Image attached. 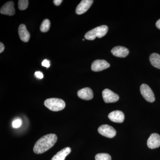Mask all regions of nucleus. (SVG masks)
Instances as JSON below:
<instances>
[{
	"label": "nucleus",
	"mask_w": 160,
	"mask_h": 160,
	"mask_svg": "<svg viewBox=\"0 0 160 160\" xmlns=\"http://www.w3.org/2000/svg\"><path fill=\"white\" fill-rule=\"evenodd\" d=\"M57 140V136L53 133L44 136L36 142L33 151L36 154L44 153L54 146Z\"/></svg>",
	"instance_id": "nucleus-1"
},
{
	"label": "nucleus",
	"mask_w": 160,
	"mask_h": 160,
	"mask_svg": "<svg viewBox=\"0 0 160 160\" xmlns=\"http://www.w3.org/2000/svg\"><path fill=\"white\" fill-rule=\"evenodd\" d=\"M44 105L49 110L55 112L61 111L66 107L65 102L57 98L47 99L44 102Z\"/></svg>",
	"instance_id": "nucleus-2"
},
{
	"label": "nucleus",
	"mask_w": 160,
	"mask_h": 160,
	"mask_svg": "<svg viewBox=\"0 0 160 160\" xmlns=\"http://www.w3.org/2000/svg\"><path fill=\"white\" fill-rule=\"evenodd\" d=\"M108 30V26L103 25L96 27L87 32L85 35L86 39L93 40L97 37L102 38L105 36Z\"/></svg>",
	"instance_id": "nucleus-3"
},
{
	"label": "nucleus",
	"mask_w": 160,
	"mask_h": 160,
	"mask_svg": "<svg viewBox=\"0 0 160 160\" xmlns=\"http://www.w3.org/2000/svg\"><path fill=\"white\" fill-rule=\"evenodd\" d=\"M140 91L143 98L149 102H153L155 101V96L153 92L148 85L143 84L140 87Z\"/></svg>",
	"instance_id": "nucleus-4"
},
{
	"label": "nucleus",
	"mask_w": 160,
	"mask_h": 160,
	"mask_svg": "<svg viewBox=\"0 0 160 160\" xmlns=\"http://www.w3.org/2000/svg\"><path fill=\"white\" fill-rule=\"evenodd\" d=\"M98 132L100 134L108 138L114 137L117 132L114 128L108 125H103L98 129Z\"/></svg>",
	"instance_id": "nucleus-5"
},
{
	"label": "nucleus",
	"mask_w": 160,
	"mask_h": 160,
	"mask_svg": "<svg viewBox=\"0 0 160 160\" xmlns=\"http://www.w3.org/2000/svg\"><path fill=\"white\" fill-rule=\"evenodd\" d=\"M102 95L104 102L107 103L115 102L119 99V97L118 94L108 89H104Z\"/></svg>",
	"instance_id": "nucleus-6"
},
{
	"label": "nucleus",
	"mask_w": 160,
	"mask_h": 160,
	"mask_svg": "<svg viewBox=\"0 0 160 160\" xmlns=\"http://www.w3.org/2000/svg\"><path fill=\"white\" fill-rule=\"evenodd\" d=\"M110 67V64L104 60H97L92 64L91 69L93 71L99 72Z\"/></svg>",
	"instance_id": "nucleus-7"
},
{
	"label": "nucleus",
	"mask_w": 160,
	"mask_h": 160,
	"mask_svg": "<svg viewBox=\"0 0 160 160\" xmlns=\"http://www.w3.org/2000/svg\"><path fill=\"white\" fill-rule=\"evenodd\" d=\"M93 2L92 0H82L81 1L76 9L77 14L81 15L85 13L91 7Z\"/></svg>",
	"instance_id": "nucleus-8"
},
{
	"label": "nucleus",
	"mask_w": 160,
	"mask_h": 160,
	"mask_svg": "<svg viewBox=\"0 0 160 160\" xmlns=\"http://www.w3.org/2000/svg\"><path fill=\"white\" fill-rule=\"evenodd\" d=\"M147 146L151 149L158 148L160 146V136L158 133H153L150 135L148 141Z\"/></svg>",
	"instance_id": "nucleus-9"
},
{
	"label": "nucleus",
	"mask_w": 160,
	"mask_h": 160,
	"mask_svg": "<svg viewBox=\"0 0 160 160\" xmlns=\"http://www.w3.org/2000/svg\"><path fill=\"white\" fill-rule=\"evenodd\" d=\"M108 118L114 122L122 123L125 119V115L122 112L115 110L110 112L108 115Z\"/></svg>",
	"instance_id": "nucleus-10"
},
{
	"label": "nucleus",
	"mask_w": 160,
	"mask_h": 160,
	"mask_svg": "<svg viewBox=\"0 0 160 160\" xmlns=\"http://www.w3.org/2000/svg\"><path fill=\"white\" fill-rule=\"evenodd\" d=\"M0 12L2 14L9 16L13 15L15 13L13 2L10 1L6 3L2 6Z\"/></svg>",
	"instance_id": "nucleus-11"
},
{
	"label": "nucleus",
	"mask_w": 160,
	"mask_h": 160,
	"mask_svg": "<svg viewBox=\"0 0 160 160\" xmlns=\"http://www.w3.org/2000/svg\"><path fill=\"white\" fill-rule=\"evenodd\" d=\"M78 96L83 100H91L93 97V92L90 88L86 87L79 90L78 92Z\"/></svg>",
	"instance_id": "nucleus-12"
},
{
	"label": "nucleus",
	"mask_w": 160,
	"mask_h": 160,
	"mask_svg": "<svg viewBox=\"0 0 160 160\" xmlns=\"http://www.w3.org/2000/svg\"><path fill=\"white\" fill-rule=\"evenodd\" d=\"M111 52L113 55L117 57L125 58L129 54V51L126 47L118 46L112 48Z\"/></svg>",
	"instance_id": "nucleus-13"
},
{
	"label": "nucleus",
	"mask_w": 160,
	"mask_h": 160,
	"mask_svg": "<svg viewBox=\"0 0 160 160\" xmlns=\"http://www.w3.org/2000/svg\"><path fill=\"white\" fill-rule=\"evenodd\" d=\"M18 34L21 40L24 42H29L30 37V33L27 29L26 26L24 24L20 25L18 28Z\"/></svg>",
	"instance_id": "nucleus-14"
},
{
	"label": "nucleus",
	"mask_w": 160,
	"mask_h": 160,
	"mask_svg": "<svg viewBox=\"0 0 160 160\" xmlns=\"http://www.w3.org/2000/svg\"><path fill=\"white\" fill-rule=\"evenodd\" d=\"M71 151V149L70 147H66L58 152L51 160H65L66 157L70 153Z\"/></svg>",
	"instance_id": "nucleus-15"
},
{
	"label": "nucleus",
	"mask_w": 160,
	"mask_h": 160,
	"mask_svg": "<svg viewBox=\"0 0 160 160\" xmlns=\"http://www.w3.org/2000/svg\"><path fill=\"white\" fill-rule=\"evenodd\" d=\"M149 61L151 65L158 69H160V55L156 53L151 54L149 57Z\"/></svg>",
	"instance_id": "nucleus-16"
},
{
	"label": "nucleus",
	"mask_w": 160,
	"mask_h": 160,
	"mask_svg": "<svg viewBox=\"0 0 160 160\" xmlns=\"http://www.w3.org/2000/svg\"><path fill=\"white\" fill-rule=\"evenodd\" d=\"M50 27V22L49 19H45L43 21L40 27L41 31L46 32L49 31Z\"/></svg>",
	"instance_id": "nucleus-17"
},
{
	"label": "nucleus",
	"mask_w": 160,
	"mask_h": 160,
	"mask_svg": "<svg viewBox=\"0 0 160 160\" xmlns=\"http://www.w3.org/2000/svg\"><path fill=\"white\" fill-rule=\"evenodd\" d=\"M95 158L96 160H111L110 155L106 153H98Z\"/></svg>",
	"instance_id": "nucleus-18"
},
{
	"label": "nucleus",
	"mask_w": 160,
	"mask_h": 160,
	"mask_svg": "<svg viewBox=\"0 0 160 160\" xmlns=\"http://www.w3.org/2000/svg\"><path fill=\"white\" fill-rule=\"evenodd\" d=\"M29 5L28 0H20L18 1V8L20 10H24L27 9Z\"/></svg>",
	"instance_id": "nucleus-19"
},
{
	"label": "nucleus",
	"mask_w": 160,
	"mask_h": 160,
	"mask_svg": "<svg viewBox=\"0 0 160 160\" xmlns=\"http://www.w3.org/2000/svg\"><path fill=\"white\" fill-rule=\"evenodd\" d=\"M22 124V120L20 119H16L12 122V126L13 128H18L21 126Z\"/></svg>",
	"instance_id": "nucleus-20"
},
{
	"label": "nucleus",
	"mask_w": 160,
	"mask_h": 160,
	"mask_svg": "<svg viewBox=\"0 0 160 160\" xmlns=\"http://www.w3.org/2000/svg\"><path fill=\"white\" fill-rule=\"evenodd\" d=\"M34 75L37 78H38L42 79L43 77H44V75H43V73L40 71L36 72H35Z\"/></svg>",
	"instance_id": "nucleus-21"
},
{
	"label": "nucleus",
	"mask_w": 160,
	"mask_h": 160,
	"mask_svg": "<svg viewBox=\"0 0 160 160\" xmlns=\"http://www.w3.org/2000/svg\"><path fill=\"white\" fill-rule=\"evenodd\" d=\"M42 66L46 67L47 68H49L50 66V63H49V61L46 59L44 60L42 62Z\"/></svg>",
	"instance_id": "nucleus-22"
},
{
	"label": "nucleus",
	"mask_w": 160,
	"mask_h": 160,
	"mask_svg": "<svg viewBox=\"0 0 160 160\" xmlns=\"http://www.w3.org/2000/svg\"><path fill=\"white\" fill-rule=\"evenodd\" d=\"M62 1V0H54V1H53V2H54L56 6H59L61 5Z\"/></svg>",
	"instance_id": "nucleus-23"
},
{
	"label": "nucleus",
	"mask_w": 160,
	"mask_h": 160,
	"mask_svg": "<svg viewBox=\"0 0 160 160\" xmlns=\"http://www.w3.org/2000/svg\"><path fill=\"white\" fill-rule=\"evenodd\" d=\"M4 49H5V46H4L3 43H0V53L2 52L4 50Z\"/></svg>",
	"instance_id": "nucleus-24"
},
{
	"label": "nucleus",
	"mask_w": 160,
	"mask_h": 160,
	"mask_svg": "<svg viewBox=\"0 0 160 160\" xmlns=\"http://www.w3.org/2000/svg\"><path fill=\"white\" fill-rule=\"evenodd\" d=\"M156 26L158 29H160V19L156 23Z\"/></svg>",
	"instance_id": "nucleus-25"
}]
</instances>
